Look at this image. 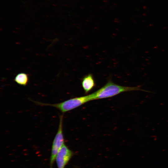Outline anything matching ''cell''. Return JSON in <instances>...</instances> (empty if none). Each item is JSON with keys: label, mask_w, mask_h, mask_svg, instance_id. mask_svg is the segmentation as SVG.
I'll return each mask as SVG.
<instances>
[{"label": "cell", "mask_w": 168, "mask_h": 168, "mask_svg": "<svg viewBox=\"0 0 168 168\" xmlns=\"http://www.w3.org/2000/svg\"><path fill=\"white\" fill-rule=\"evenodd\" d=\"M141 86L133 87L122 86L109 80L101 88L90 95L92 100L111 97L125 92L139 91L151 92L141 89Z\"/></svg>", "instance_id": "6da1fadb"}, {"label": "cell", "mask_w": 168, "mask_h": 168, "mask_svg": "<svg viewBox=\"0 0 168 168\" xmlns=\"http://www.w3.org/2000/svg\"><path fill=\"white\" fill-rule=\"evenodd\" d=\"M91 100L90 95L76 97L64 101L54 104L41 103L32 100L36 104L41 106H49L57 108L62 113L73 110Z\"/></svg>", "instance_id": "7a4b0ae2"}, {"label": "cell", "mask_w": 168, "mask_h": 168, "mask_svg": "<svg viewBox=\"0 0 168 168\" xmlns=\"http://www.w3.org/2000/svg\"><path fill=\"white\" fill-rule=\"evenodd\" d=\"M63 115L59 116V122L57 132L53 142L50 160V168H52L56 156L64 144L63 132Z\"/></svg>", "instance_id": "3957f363"}, {"label": "cell", "mask_w": 168, "mask_h": 168, "mask_svg": "<svg viewBox=\"0 0 168 168\" xmlns=\"http://www.w3.org/2000/svg\"><path fill=\"white\" fill-rule=\"evenodd\" d=\"M74 152L65 144L58 152L55 159L58 168H65L74 155Z\"/></svg>", "instance_id": "277c9868"}, {"label": "cell", "mask_w": 168, "mask_h": 168, "mask_svg": "<svg viewBox=\"0 0 168 168\" xmlns=\"http://www.w3.org/2000/svg\"><path fill=\"white\" fill-rule=\"evenodd\" d=\"M82 85L85 92L88 93L95 87V82L93 75L89 74L85 76L82 80Z\"/></svg>", "instance_id": "5b68a950"}, {"label": "cell", "mask_w": 168, "mask_h": 168, "mask_svg": "<svg viewBox=\"0 0 168 168\" xmlns=\"http://www.w3.org/2000/svg\"><path fill=\"white\" fill-rule=\"evenodd\" d=\"M14 81L17 84L25 86L27 85L28 81V75L25 73H20L16 76Z\"/></svg>", "instance_id": "8992f818"}]
</instances>
